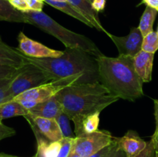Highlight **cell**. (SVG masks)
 <instances>
[{
	"mask_svg": "<svg viewBox=\"0 0 158 157\" xmlns=\"http://www.w3.org/2000/svg\"><path fill=\"white\" fill-rule=\"evenodd\" d=\"M107 157H127V156L125 152H123L121 149H120L118 144H117V146H115V148L113 149L112 152H110V154Z\"/></svg>",
	"mask_w": 158,
	"mask_h": 157,
	"instance_id": "33",
	"label": "cell"
},
{
	"mask_svg": "<svg viewBox=\"0 0 158 157\" xmlns=\"http://www.w3.org/2000/svg\"><path fill=\"white\" fill-rule=\"evenodd\" d=\"M114 137L106 130H97L89 134L76 136L72 152L81 157H89L110 144Z\"/></svg>",
	"mask_w": 158,
	"mask_h": 157,
	"instance_id": "7",
	"label": "cell"
},
{
	"mask_svg": "<svg viewBox=\"0 0 158 157\" xmlns=\"http://www.w3.org/2000/svg\"><path fill=\"white\" fill-rule=\"evenodd\" d=\"M52 81L49 75L42 69L32 64L26 65L15 77L7 93V101L13 99L17 95L41 85Z\"/></svg>",
	"mask_w": 158,
	"mask_h": 157,
	"instance_id": "6",
	"label": "cell"
},
{
	"mask_svg": "<svg viewBox=\"0 0 158 157\" xmlns=\"http://www.w3.org/2000/svg\"><path fill=\"white\" fill-rule=\"evenodd\" d=\"M134 58L124 55L113 58L103 54L96 58L100 83L114 96L132 102L143 95V82L136 72Z\"/></svg>",
	"mask_w": 158,
	"mask_h": 157,
	"instance_id": "1",
	"label": "cell"
},
{
	"mask_svg": "<svg viewBox=\"0 0 158 157\" xmlns=\"http://www.w3.org/2000/svg\"><path fill=\"white\" fill-rule=\"evenodd\" d=\"M106 35L117 46L119 55L134 57L142 50L143 36L138 27H134L126 36H117L110 32Z\"/></svg>",
	"mask_w": 158,
	"mask_h": 157,
	"instance_id": "9",
	"label": "cell"
},
{
	"mask_svg": "<svg viewBox=\"0 0 158 157\" xmlns=\"http://www.w3.org/2000/svg\"><path fill=\"white\" fill-rule=\"evenodd\" d=\"M154 117L156 121L155 132H158V99L154 100Z\"/></svg>",
	"mask_w": 158,
	"mask_h": 157,
	"instance_id": "34",
	"label": "cell"
},
{
	"mask_svg": "<svg viewBox=\"0 0 158 157\" xmlns=\"http://www.w3.org/2000/svg\"><path fill=\"white\" fill-rule=\"evenodd\" d=\"M61 148V141L50 142L46 147L44 157H57Z\"/></svg>",
	"mask_w": 158,
	"mask_h": 157,
	"instance_id": "25",
	"label": "cell"
},
{
	"mask_svg": "<svg viewBox=\"0 0 158 157\" xmlns=\"http://www.w3.org/2000/svg\"><path fill=\"white\" fill-rule=\"evenodd\" d=\"M100 112H93L86 115H78L72 119L74 123V132L76 136L89 134L99 130Z\"/></svg>",
	"mask_w": 158,
	"mask_h": 157,
	"instance_id": "13",
	"label": "cell"
},
{
	"mask_svg": "<svg viewBox=\"0 0 158 157\" xmlns=\"http://www.w3.org/2000/svg\"><path fill=\"white\" fill-rule=\"evenodd\" d=\"M157 33L158 34V27H157Z\"/></svg>",
	"mask_w": 158,
	"mask_h": 157,
	"instance_id": "41",
	"label": "cell"
},
{
	"mask_svg": "<svg viewBox=\"0 0 158 157\" xmlns=\"http://www.w3.org/2000/svg\"><path fill=\"white\" fill-rule=\"evenodd\" d=\"M63 111L61 104L53 96L48 100L39 103L29 110V113L36 116L48 119H56V117Z\"/></svg>",
	"mask_w": 158,
	"mask_h": 157,
	"instance_id": "16",
	"label": "cell"
},
{
	"mask_svg": "<svg viewBox=\"0 0 158 157\" xmlns=\"http://www.w3.org/2000/svg\"><path fill=\"white\" fill-rule=\"evenodd\" d=\"M26 2L30 11L42 12L45 1L44 0H26Z\"/></svg>",
	"mask_w": 158,
	"mask_h": 157,
	"instance_id": "30",
	"label": "cell"
},
{
	"mask_svg": "<svg viewBox=\"0 0 158 157\" xmlns=\"http://www.w3.org/2000/svg\"><path fill=\"white\" fill-rule=\"evenodd\" d=\"M23 117L27 120L31 128L36 129L50 142L60 141L63 138L60 126L55 119L43 118L31 113Z\"/></svg>",
	"mask_w": 158,
	"mask_h": 157,
	"instance_id": "10",
	"label": "cell"
},
{
	"mask_svg": "<svg viewBox=\"0 0 158 157\" xmlns=\"http://www.w3.org/2000/svg\"><path fill=\"white\" fill-rule=\"evenodd\" d=\"M23 68V67L16 69V68L8 67V66H0V79L4 78H9V77L17 75L21 72Z\"/></svg>",
	"mask_w": 158,
	"mask_h": 157,
	"instance_id": "26",
	"label": "cell"
},
{
	"mask_svg": "<svg viewBox=\"0 0 158 157\" xmlns=\"http://www.w3.org/2000/svg\"><path fill=\"white\" fill-rule=\"evenodd\" d=\"M117 144V140H116V137H114V140H113V142L110 144L105 146L104 148H103V149H101L100 150H99L98 152H95V153L93 154L92 155H90V156L89 157H107L108 155L110 154V152H112L113 149L115 148Z\"/></svg>",
	"mask_w": 158,
	"mask_h": 157,
	"instance_id": "27",
	"label": "cell"
},
{
	"mask_svg": "<svg viewBox=\"0 0 158 157\" xmlns=\"http://www.w3.org/2000/svg\"><path fill=\"white\" fill-rule=\"evenodd\" d=\"M29 113V111L25 108L19 102L15 100L6 102L0 104V120L15 116H24Z\"/></svg>",
	"mask_w": 158,
	"mask_h": 157,
	"instance_id": "18",
	"label": "cell"
},
{
	"mask_svg": "<svg viewBox=\"0 0 158 157\" xmlns=\"http://www.w3.org/2000/svg\"><path fill=\"white\" fill-rule=\"evenodd\" d=\"M0 157H19V156H15V155H8V154H5V153H0ZM32 157H35V156H32Z\"/></svg>",
	"mask_w": 158,
	"mask_h": 157,
	"instance_id": "37",
	"label": "cell"
},
{
	"mask_svg": "<svg viewBox=\"0 0 158 157\" xmlns=\"http://www.w3.org/2000/svg\"><path fill=\"white\" fill-rule=\"evenodd\" d=\"M0 21L29 24L24 13L15 9L9 0H0Z\"/></svg>",
	"mask_w": 158,
	"mask_h": 157,
	"instance_id": "17",
	"label": "cell"
},
{
	"mask_svg": "<svg viewBox=\"0 0 158 157\" xmlns=\"http://www.w3.org/2000/svg\"><path fill=\"white\" fill-rule=\"evenodd\" d=\"M29 63L46 72L51 80L84 74L91 83H100L96 58L77 49L66 48L59 58H30Z\"/></svg>",
	"mask_w": 158,
	"mask_h": 157,
	"instance_id": "3",
	"label": "cell"
},
{
	"mask_svg": "<svg viewBox=\"0 0 158 157\" xmlns=\"http://www.w3.org/2000/svg\"><path fill=\"white\" fill-rule=\"evenodd\" d=\"M58 123L60 129L61 130L62 134H63V138H74L73 134L72 129L70 127V123L69 120L70 119L69 118L67 115L63 111H62L55 119Z\"/></svg>",
	"mask_w": 158,
	"mask_h": 157,
	"instance_id": "21",
	"label": "cell"
},
{
	"mask_svg": "<svg viewBox=\"0 0 158 157\" xmlns=\"http://www.w3.org/2000/svg\"><path fill=\"white\" fill-rule=\"evenodd\" d=\"M75 138V137H74ZM74 138H63L61 141V148L57 157H67L72 151Z\"/></svg>",
	"mask_w": 158,
	"mask_h": 157,
	"instance_id": "24",
	"label": "cell"
},
{
	"mask_svg": "<svg viewBox=\"0 0 158 157\" xmlns=\"http://www.w3.org/2000/svg\"><path fill=\"white\" fill-rule=\"evenodd\" d=\"M0 122H2V121H1V120H0Z\"/></svg>",
	"mask_w": 158,
	"mask_h": 157,
	"instance_id": "42",
	"label": "cell"
},
{
	"mask_svg": "<svg viewBox=\"0 0 158 157\" xmlns=\"http://www.w3.org/2000/svg\"><path fill=\"white\" fill-rule=\"evenodd\" d=\"M67 157H81V156H80V155H78L77 153H76V152H73L71 151V152L69 153V155H68Z\"/></svg>",
	"mask_w": 158,
	"mask_h": 157,
	"instance_id": "36",
	"label": "cell"
},
{
	"mask_svg": "<svg viewBox=\"0 0 158 157\" xmlns=\"http://www.w3.org/2000/svg\"><path fill=\"white\" fill-rule=\"evenodd\" d=\"M116 139L120 149L125 152L127 157H135L145 149L148 144L134 130L127 131L123 136L116 138Z\"/></svg>",
	"mask_w": 158,
	"mask_h": 157,
	"instance_id": "12",
	"label": "cell"
},
{
	"mask_svg": "<svg viewBox=\"0 0 158 157\" xmlns=\"http://www.w3.org/2000/svg\"><path fill=\"white\" fill-rule=\"evenodd\" d=\"M142 50L154 54L158 50V34L157 32H151L143 37Z\"/></svg>",
	"mask_w": 158,
	"mask_h": 157,
	"instance_id": "22",
	"label": "cell"
},
{
	"mask_svg": "<svg viewBox=\"0 0 158 157\" xmlns=\"http://www.w3.org/2000/svg\"><path fill=\"white\" fill-rule=\"evenodd\" d=\"M157 12L158 11L156 9L147 6L144 12L140 18V24L138 26L143 37L153 32V26H154V22L155 21Z\"/></svg>",
	"mask_w": 158,
	"mask_h": 157,
	"instance_id": "20",
	"label": "cell"
},
{
	"mask_svg": "<svg viewBox=\"0 0 158 157\" xmlns=\"http://www.w3.org/2000/svg\"><path fill=\"white\" fill-rule=\"evenodd\" d=\"M156 155V149L154 146V142L152 139L149 141L147 144V146L143 151L140 152L135 157H155Z\"/></svg>",
	"mask_w": 158,
	"mask_h": 157,
	"instance_id": "28",
	"label": "cell"
},
{
	"mask_svg": "<svg viewBox=\"0 0 158 157\" xmlns=\"http://www.w3.org/2000/svg\"><path fill=\"white\" fill-rule=\"evenodd\" d=\"M151 139L154 142V146H155L156 152H158V132H154V135L151 137Z\"/></svg>",
	"mask_w": 158,
	"mask_h": 157,
	"instance_id": "35",
	"label": "cell"
},
{
	"mask_svg": "<svg viewBox=\"0 0 158 157\" xmlns=\"http://www.w3.org/2000/svg\"><path fill=\"white\" fill-rule=\"evenodd\" d=\"M29 64H30L29 57L22 53L18 49L5 43L0 36V66L19 69Z\"/></svg>",
	"mask_w": 158,
	"mask_h": 157,
	"instance_id": "11",
	"label": "cell"
},
{
	"mask_svg": "<svg viewBox=\"0 0 158 157\" xmlns=\"http://www.w3.org/2000/svg\"><path fill=\"white\" fill-rule=\"evenodd\" d=\"M106 0H94L92 2V6L96 12H102L105 9Z\"/></svg>",
	"mask_w": 158,
	"mask_h": 157,
	"instance_id": "32",
	"label": "cell"
},
{
	"mask_svg": "<svg viewBox=\"0 0 158 157\" xmlns=\"http://www.w3.org/2000/svg\"><path fill=\"white\" fill-rule=\"evenodd\" d=\"M70 3L80 13H81L85 18L89 20L94 28L100 32L107 33V31L103 28L99 18L98 12H96L92 6V3L89 0H66Z\"/></svg>",
	"mask_w": 158,
	"mask_h": 157,
	"instance_id": "15",
	"label": "cell"
},
{
	"mask_svg": "<svg viewBox=\"0 0 158 157\" xmlns=\"http://www.w3.org/2000/svg\"><path fill=\"white\" fill-rule=\"evenodd\" d=\"M155 157H158V152H156V155Z\"/></svg>",
	"mask_w": 158,
	"mask_h": 157,
	"instance_id": "39",
	"label": "cell"
},
{
	"mask_svg": "<svg viewBox=\"0 0 158 157\" xmlns=\"http://www.w3.org/2000/svg\"><path fill=\"white\" fill-rule=\"evenodd\" d=\"M17 75L12 77H9V78H4L0 79V104L6 103V101H7L8 90H9L12 81Z\"/></svg>",
	"mask_w": 158,
	"mask_h": 157,
	"instance_id": "23",
	"label": "cell"
},
{
	"mask_svg": "<svg viewBox=\"0 0 158 157\" xmlns=\"http://www.w3.org/2000/svg\"><path fill=\"white\" fill-rule=\"evenodd\" d=\"M52 1H58V2H64V1H66V0H52Z\"/></svg>",
	"mask_w": 158,
	"mask_h": 157,
	"instance_id": "38",
	"label": "cell"
},
{
	"mask_svg": "<svg viewBox=\"0 0 158 157\" xmlns=\"http://www.w3.org/2000/svg\"><path fill=\"white\" fill-rule=\"evenodd\" d=\"M90 80L84 74H76L66 78L52 80L30 90L26 91L17 95L12 100L15 101H31L35 103H42L55 96L65 88L76 83H90Z\"/></svg>",
	"mask_w": 158,
	"mask_h": 157,
	"instance_id": "5",
	"label": "cell"
},
{
	"mask_svg": "<svg viewBox=\"0 0 158 157\" xmlns=\"http://www.w3.org/2000/svg\"><path fill=\"white\" fill-rule=\"evenodd\" d=\"M19 47L17 49L30 58H59L63 55V51L56 50L47 47L45 45L31 39L26 36L23 32H20L18 35Z\"/></svg>",
	"mask_w": 158,
	"mask_h": 157,
	"instance_id": "8",
	"label": "cell"
},
{
	"mask_svg": "<svg viewBox=\"0 0 158 157\" xmlns=\"http://www.w3.org/2000/svg\"><path fill=\"white\" fill-rule=\"evenodd\" d=\"M45 2H46L47 4H49V6H52L55 9H59L61 12H64V13L67 14V15H70L73 18H76V19L79 20L81 22H83V24L86 25L87 26L91 28H94V26H92L90 22H89V20L86 19L81 13L78 12L70 3L68 2L67 1L64 2H58V1H52V0H44Z\"/></svg>",
	"mask_w": 158,
	"mask_h": 157,
	"instance_id": "19",
	"label": "cell"
},
{
	"mask_svg": "<svg viewBox=\"0 0 158 157\" xmlns=\"http://www.w3.org/2000/svg\"><path fill=\"white\" fill-rule=\"evenodd\" d=\"M56 97L70 120L76 115L100 112L119 99L99 82L71 85L58 92Z\"/></svg>",
	"mask_w": 158,
	"mask_h": 157,
	"instance_id": "2",
	"label": "cell"
},
{
	"mask_svg": "<svg viewBox=\"0 0 158 157\" xmlns=\"http://www.w3.org/2000/svg\"><path fill=\"white\" fill-rule=\"evenodd\" d=\"M14 135H15V129L6 126L2 122H0V141L3 139L11 137Z\"/></svg>",
	"mask_w": 158,
	"mask_h": 157,
	"instance_id": "29",
	"label": "cell"
},
{
	"mask_svg": "<svg viewBox=\"0 0 158 157\" xmlns=\"http://www.w3.org/2000/svg\"><path fill=\"white\" fill-rule=\"evenodd\" d=\"M154 54L141 50L134 56L135 70L143 83H149L152 79Z\"/></svg>",
	"mask_w": 158,
	"mask_h": 157,
	"instance_id": "14",
	"label": "cell"
},
{
	"mask_svg": "<svg viewBox=\"0 0 158 157\" xmlns=\"http://www.w3.org/2000/svg\"><path fill=\"white\" fill-rule=\"evenodd\" d=\"M89 1H90V2H91V3H92V2H93V1H94V0H89Z\"/></svg>",
	"mask_w": 158,
	"mask_h": 157,
	"instance_id": "40",
	"label": "cell"
},
{
	"mask_svg": "<svg viewBox=\"0 0 158 157\" xmlns=\"http://www.w3.org/2000/svg\"><path fill=\"white\" fill-rule=\"evenodd\" d=\"M23 13L29 21V24L33 25L43 32L56 38L63 42L66 48L80 49L96 58L103 55L92 40L85 35L66 29L43 11L35 12L29 10Z\"/></svg>",
	"mask_w": 158,
	"mask_h": 157,
	"instance_id": "4",
	"label": "cell"
},
{
	"mask_svg": "<svg viewBox=\"0 0 158 157\" xmlns=\"http://www.w3.org/2000/svg\"><path fill=\"white\" fill-rule=\"evenodd\" d=\"M9 2L18 11H20L22 12H26L29 11L26 0H9Z\"/></svg>",
	"mask_w": 158,
	"mask_h": 157,
	"instance_id": "31",
	"label": "cell"
}]
</instances>
